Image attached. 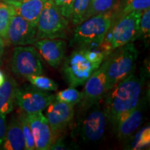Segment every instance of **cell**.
<instances>
[{
	"label": "cell",
	"instance_id": "cell-17",
	"mask_svg": "<svg viewBox=\"0 0 150 150\" xmlns=\"http://www.w3.org/2000/svg\"><path fill=\"white\" fill-rule=\"evenodd\" d=\"M5 150L26 149V144L20 120L12 117L7 125L5 139L1 145Z\"/></svg>",
	"mask_w": 150,
	"mask_h": 150
},
{
	"label": "cell",
	"instance_id": "cell-9",
	"mask_svg": "<svg viewBox=\"0 0 150 150\" xmlns=\"http://www.w3.org/2000/svg\"><path fill=\"white\" fill-rule=\"evenodd\" d=\"M54 99L53 94L41 91L32 85L18 87L16 91V103L26 114L42 112Z\"/></svg>",
	"mask_w": 150,
	"mask_h": 150
},
{
	"label": "cell",
	"instance_id": "cell-30",
	"mask_svg": "<svg viewBox=\"0 0 150 150\" xmlns=\"http://www.w3.org/2000/svg\"><path fill=\"white\" fill-rule=\"evenodd\" d=\"M67 149L68 148H67V145H65V142L62 139L58 138H56L54 139L50 148V149L51 150H62Z\"/></svg>",
	"mask_w": 150,
	"mask_h": 150
},
{
	"label": "cell",
	"instance_id": "cell-22",
	"mask_svg": "<svg viewBox=\"0 0 150 150\" xmlns=\"http://www.w3.org/2000/svg\"><path fill=\"white\" fill-rule=\"evenodd\" d=\"M54 96L56 100L74 106L79 104L83 99V93L70 86L68 88L59 91Z\"/></svg>",
	"mask_w": 150,
	"mask_h": 150
},
{
	"label": "cell",
	"instance_id": "cell-15",
	"mask_svg": "<svg viewBox=\"0 0 150 150\" xmlns=\"http://www.w3.org/2000/svg\"><path fill=\"white\" fill-rule=\"evenodd\" d=\"M143 119V106L140 104L122 114L114 124L118 138L125 140L132 135L141 125Z\"/></svg>",
	"mask_w": 150,
	"mask_h": 150
},
{
	"label": "cell",
	"instance_id": "cell-24",
	"mask_svg": "<svg viewBox=\"0 0 150 150\" xmlns=\"http://www.w3.org/2000/svg\"><path fill=\"white\" fill-rule=\"evenodd\" d=\"M90 1L91 0H74L70 19L73 25L76 26L83 21V18L88 8Z\"/></svg>",
	"mask_w": 150,
	"mask_h": 150
},
{
	"label": "cell",
	"instance_id": "cell-20",
	"mask_svg": "<svg viewBox=\"0 0 150 150\" xmlns=\"http://www.w3.org/2000/svg\"><path fill=\"white\" fill-rule=\"evenodd\" d=\"M16 14L13 6L0 0V37L6 42L7 32L13 16Z\"/></svg>",
	"mask_w": 150,
	"mask_h": 150
},
{
	"label": "cell",
	"instance_id": "cell-16",
	"mask_svg": "<svg viewBox=\"0 0 150 150\" xmlns=\"http://www.w3.org/2000/svg\"><path fill=\"white\" fill-rule=\"evenodd\" d=\"M47 0H18L10 4L15 13L27 20L36 27L39 16Z\"/></svg>",
	"mask_w": 150,
	"mask_h": 150
},
{
	"label": "cell",
	"instance_id": "cell-25",
	"mask_svg": "<svg viewBox=\"0 0 150 150\" xmlns=\"http://www.w3.org/2000/svg\"><path fill=\"white\" fill-rule=\"evenodd\" d=\"M20 122V125L22 129V132L25 140L26 149L27 150H34L35 149L34 138H33L32 131L30 127L29 121H28L27 114L25 112H22L19 118Z\"/></svg>",
	"mask_w": 150,
	"mask_h": 150
},
{
	"label": "cell",
	"instance_id": "cell-28",
	"mask_svg": "<svg viewBox=\"0 0 150 150\" xmlns=\"http://www.w3.org/2000/svg\"><path fill=\"white\" fill-rule=\"evenodd\" d=\"M59 8L61 14L70 20L72 16V6L74 0H52Z\"/></svg>",
	"mask_w": 150,
	"mask_h": 150
},
{
	"label": "cell",
	"instance_id": "cell-7",
	"mask_svg": "<svg viewBox=\"0 0 150 150\" xmlns=\"http://www.w3.org/2000/svg\"><path fill=\"white\" fill-rule=\"evenodd\" d=\"M11 67L15 74L27 78L43 73V61L36 49L33 46H16L11 61Z\"/></svg>",
	"mask_w": 150,
	"mask_h": 150
},
{
	"label": "cell",
	"instance_id": "cell-13",
	"mask_svg": "<svg viewBox=\"0 0 150 150\" xmlns=\"http://www.w3.org/2000/svg\"><path fill=\"white\" fill-rule=\"evenodd\" d=\"M30 127L32 131L35 149L49 150L55 137L45 115L42 112L27 114Z\"/></svg>",
	"mask_w": 150,
	"mask_h": 150
},
{
	"label": "cell",
	"instance_id": "cell-29",
	"mask_svg": "<svg viewBox=\"0 0 150 150\" xmlns=\"http://www.w3.org/2000/svg\"><path fill=\"white\" fill-rule=\"evenodd\" d=\"M6 129L7 124L6 120V115L0 112V147H1L5 139Z\"/></svg>",
	"mask_w": 150,
	"mask_h": 150
},
{
	"label": "cell",
	"instance_id": "cell-10",
	"mask_svg": "<svg viewBox=\"0 0 150 150\" xmlns=\"http://www.w3.org/2000/svg\"><path fill=\"white\" fill-rule=\"evenodd\" d=\"M106 60L93 73L88 79L86 81L84 86L83 99L81 103L82 107L88 108L94 104H98L107 93L106 86ZM79 103V104H80Z\"/></svg>",
	"mask_w": 150,
	"mask_h": 150
},
{
	"label": "cell",
	"instance_id": "cell-11",
	"mask_svg": "<svg viewBox=\"0 0 150 150\" xmlns=\"http://www.w3.org/2000/svg\"><path fill=\"white\" fill-rule=\"evenodd\" d=\"M36 31L35 26L15 14L9 24L6 42L14 46L33 45L36 40Z\"/></svg>",
	"mask_w": 150,
	"mask_h": 150
},
{
	"label": "cell",
	"instance_id": "cell-23",
	"mask_svg": "<svg viewBox=\"0 0 150 150\" xmlns=\"http://www.w3.org/2000/svg\"><path fill=\"white\" fill-rule=\"evenodd\" d=\"M27 80L32 86L44 91H56L58 84L52 79L41 75H33L28 76Z\"/></svg>",
	"mask_w": 150,
	"mask_h": 150
},
{
	"label": "cell",
	"instance_id": "cell-14",
	"mask_svg": "<svg viewBox=\"0 0 150 150\" xmlns=\"http://www.w3.org/2000/svg\"><path fill=\"white\" fill-rule=\"evenodd\" d=\"M33 45L50 66L58 67L64 59L66 42L63 39H39Z\"/></svg>",
	"mask_w": 150,
	"mask_h": 150
},
{
	"label": "cell",
	"instance_id": "cell-3",
	"mask_svg": "<svg viewBox=\"0 0 150 150\" xmlns=\"http://www.w3.org/2000/svg\"><path fill=\"white\" fill-rule=\"evenodd\" d=\"M116 12L109 11L95 15L76 25L71 45L76 47H99L111 26Z\"/></svg>",
	"mask_w": 150,
	"mask_h": 150
},
{
	"label": "cell",
	"instance_id": "cell-26",
	"mask_svg": "<svg viewBox=\"0 0 150 150\" xmlns=\"http://www.w3.org/2000/svg\"><path fill=\"white\" fill-rule=\"evenodd\" d=\"M149 127H144L137 134L131 142L130 148L132 149H141L149 146Z\"/></svg>",
	"mask_w": 150,
	"mask_h": 150
},
{
	"label": "cell",
	"instance_id": "cell-18",
	"mask_svg": "<svg viewBox=\"0 0 150 150\" xmlns=\"http://www.w3.org/2000/svg\"><path fill=\"white\" fill-rule=\"evenodd\" d=\"M18 86L13 79H5L0 86V112L6 115L13 111L16 103V95Z\"/></svg>",
	"mask_w": 150,
	"mask_h": 150
},
{
	"label": "cell",
	"instance_id": "cell-21",
	"mask_svg": "<svg viewBox=\"0 0 150 150\" xmlns=\"http://www.w3.org/2000/svg\"><path fill=\"white\" fill-rule=\"evenodd\" d=\"M150 0H120V6L116 13L117 18L123 16L131 11H144L149 8Z\"/></svg>",
	"mask_w": 150,
	"mask_h": 150
},
{
	"label": "cell",
	"instance_id": "cell-8",
	"mask_svg": "<svg viewBox=\"0 0 150 150\" xmlns=\"http://www.w3.org/2000/svg\"><path fill=\"white\" fill-rule=\"evenodd\" d=\"M86 109V113L78 122V133L85 141L97 142L104 136L107 121L106 112L104 107L97 104Z\"/></svg>",
	"mask_w": 150,
	"mask_h": 150
},
{
	"label": "cell",
	"instance_id": "cell-32",
	"mask_svg": "<svg viewBox=\"0 0 150 150\" xmlns=\"http://www.w3.org/2000/svg\"><path fill=\"white\" fill-rule=\"evenodd\" d=\"M4 81H5L4 75L3 72L0 70V86L2 85L4 82Z\"/></svg>",
	"mask_w": 150,
	"mask_h": 150
},
{
	"label": "cell",
	"instance_id": "cell-19",
	"mask_svg": "<svg viewBox=\"0 0 150 150\" xmlns=\"http://www.w3.org/2000/svg\"><path fill=\"white\" fill-rule=\"evenodd\" d=\"M119 6L120 0H91L83 21L95 15L117 11Z\"/></svg>",
	"mask_w": 150,
	"mask_h": 150
},
{
	"label": "cell",
	"instance_id": "cell-1",
	"mask_svg": "<svg viewBox=\"0 0 150 150\" xmlns=\"http://www.w3.org/2000/svg\"><path fill=\"white\" fill-rule=\"evenodd\" d=\"M144 83L143 74H135L134 70L107 92L104 109L107 120L112 125L122 114L140 104Z\"/></svg>",
	"mask_w": 150,
	"mask_h": 150
},
{
	"label": "cell",
	"instance_id": "cell-27",
	"mask_svg": "<svg viewBox=\"0 0 150 150\" xmlns=\"http://www.w3.org/2000/svg\"><path fill=\"white\" fill-rule=\"evenodd\" d=\"M150 36V9H146L142 12L140 20V37L144 39Z\"/></svg>",
	"mask_w": 150,
	"mask_h": 150
},
{
	"label": "cell",
	"instance_id": "cell-5",
	"mask_svg": "<svg viewBox=\"0 0 150 150\" xmlns=\"http://www.w3.org/2000/svg\"><path fill=\"white\" fill-rule=\"evenodd\" d=\"M69 20L52 0H47L36 26V40L42 38H66ZM35 40V41H36Z\"/></svg>",
	"mask_w": 150,
	"mask_h": 150
},
{
	"label": "cell",
	"instance_id": "cell-12",
	"mask_svg": "<svg viewBox=\"0 0 150 150\" xmlns=\"http://www.w3.org/2000/svg\"><path fill=\"white\" fill-rule=\"evenodd\" d=\"M74 115V106L56 99L46 108L45 117L55 138L68 127Z\"/></svg>",
	"mask_w": 150,
	"mask_h": 150
},
{
	"label": "cell",
	"instance_id": "cell-33",
	"mask_svg": "<svg viewBox=\"0 0 150 150\" xmlns=\"http://www.w3.org/2000/svg\"><path fill=\"white\" fill-rule=\"evenodd\" d=\"M1 1H5V2L8 3V4H11V3H13V2H15V1H18V0H1Z\"/></svg>",
	"mask_w": 150,
	"mask_h": 150
},
{
	"label": "cell",
	"instance_id": "cell-31",
	"mask_svg": "<svg viewBox=\"0 0 150 150\" xmlns=\"http://www.w3.org/2000/svg\"><path fill=\"white\" fill-rule=\"evenodd\" d=\"M4 41L0 37V65L1 63V58L4 54Z\"/></svg>",
	"mask_w": 150,
	"mask_h": 150
},
{
	"label": "cell",
	"instance_id": "cell-4",
	"mask_svg": "<svg viewBox=\"0 0 150 150\" xmlns=\"http://www.w3.org/2000/svg\"><path fill=\"white\" fill-rule=\"evenodd\" d=\"M138 51L134 42L115 49L106 58L107 91L135 70Z\"/></svg>",
	"mask_w": 150,
	"mask_h": 150
},
{
	"label": "cell",
	"instance_id": "cell-2",
	"mask_svg": "<svg viewBox=\"0 0 150 150\" xmlns=\"http://www.w3.org/2000/svg\"><path fill=\"white\" fill-rule=\"evenodd\" d=\"M141 11H131L125 16H115L104 40L99 47L109 54L112 50L134 42L140 38V20Z\"/></svg>",
	"mask_w": 150,
	"mask_h": 150
},
{
	"label": "cell",
	"instance_id": "cell-6",
	"mask_svg": "<svg viewBox=\"0 0 150 150\" xmlns=\"http://www.w3.org/2000/svg\"><path fill=\"white\" fill-rule=\"evenodd\" d=\"M98 68L88 59L85 47H76L65 59L62 70L69 85L76 88L84 85Z\"/></svg>",
	"mask_w": 150,
	"mask_h": 150
}]
</instances>
